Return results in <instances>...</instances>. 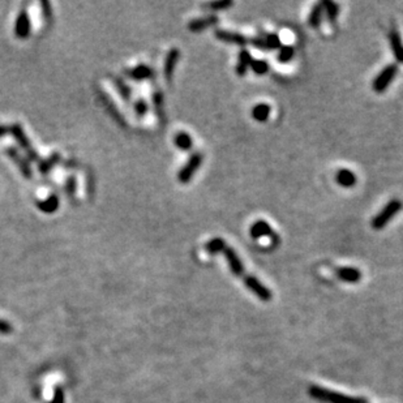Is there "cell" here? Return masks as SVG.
<instances>
[{
  "instance_id": "8fae6325",
  "label": "cell",
  "mask_w": 403,
  "mask_h": 403,
  "mask_svg": "<svg viewBox=\"0 0 403 403\" xmlns=\"http://www.w3.org/2000/svg\"><path fill=\"white\" fill-rule=\"evenodd\" d=\"M389 42L390 47L393 50V54L397 59V62L403 63V42L402 38H401L400 33H398V30H397L396 28H392V30H390Z\"/></svg>"
},
{
  "instance_id": "277c9868",
  "label": "cell",
  "mask_w": 403,
  "mask_h": 403,
  "mask_svg": "<svg viewBox=\"0 0 403 403\" xmlns=\"http://www.w3.org/2000/svg\"><path fill=\"white\" fill-rule=\"evenodd\" d=\"M202 158L203 157L201 153H195V154L191 155L188 162L184 165V167H182V170L178 174V179H179L180 183L186 184V183L191 182L193 175L197 173V170L200 169L201 163H202Z\"/></svg>"
},
{
  "instance_id": "9c48e42d",
  "label": "cell",
  "mask_w": 403,
  "mask_h": 403,
  "mask_svg": "<svg viewBox=\"0 0 403 403\" xmlns=\"http://www.w3.org/2000/svg\"><path fill=\"white\" fill-rule=\"evenodd\" d=\"M179 58H180V51L178 50V48H173V50H170V52L167 54V56H166L165 66H163V72H165V77L169 83L171 81V80H173L174 71H175L176 64H178V62H179Z\"/></svg>"
},
{
  "instance_id": "ffe728a7",
  "label": "cell",
  "mask_w": 403,
  "mask_h": 403,
  "mask_svg": "<svg viewBox=\"0 0 403 403\" xmlns=\"http://www.w3.org/2000/svg\"><path fill=\"white\" fill-rule=\"evenodd\" d=\"M174 142H175L176 148L183 150V152H188L191 148H192V138L187 132H179L176 133L175 138H174Z\"/></svg>"
},
{
  "instance_id": "7a4b0ae2",
  "label": "cell",
  "mask_w": 403,
  "mask_h": 403,
  "mask_svg": "<svg viewBox=\"0 0 403 403\" xmlns=\"http://www.w3.org/2000/svg\"><path fill=\"white\" fill-rule=\"evenodd\" d=\"M402 207H403L402 201L397 200V199L389 201V202L384 206L383 210L380 211V213L372 219V223H371L372 224V227L375 228V230H381V228H384L386 224L389 223V222L396 217L397 214L402 210Z\"/></svg>"
},
{
  "instance_id": "484cf974",
  "label": "cell",
  "mask_w": 403,
  "mask_h": 403,
  "mask_svg": "<svg viewBox=\"0 0 403 403\" xmlns=\"http://www.w3.org/2000/svg\"><path fill=\"white\" fill-rule=\"evenodd\" d=\"M251 68L257 76H264L265 73H268L270 67H269V64L265 60H252Z\"/></svg>"
},
{
  "instance_id": "7c38bea8",
  "label": "cell",
  "mask_w": 403,
  "mask_h": 403,
  "mask_svg": "<svg viewBox=\"0 0 403 403\" xmlns=\"http://www.w3.org/2000/svg\"><path fill=\"white\" fill-rule=\"evenodd\" d=\"M217 24H218V16H215V14H209V16H205V17H200L191 21L190 24H188V29H190L191 31H200L203 30V29L214 26V25Z\"/></svg>"
},
{
  "instance_id": "52a82bcc",
  "label": "cell",
  "mask_w": 403,
  "mask_h": 403,
  "mask_svg": "<svg viewBox=\"0 0 403 403\" xmlns=\"http://www.w3.org/2000/svg\"><path fill=\"white\" fill-rule=\"evenodd\" d=\"M214 34H215V37H217L218 39H221L222 42H226V43H230V45L244 46L248 43V39L245 38L244 35L239 34V33H235V31L217 29Z\"/></svg>"
},
{
  "instance_id": "ac0fdd59",
  "label": "cell",
  "mask_w": 403,
  "mask_h": 403,
  "mask_svg": "<svg viewBox=\"0 0 403 403\" xmlns=\"http://www.w3.org/2000/svg\"><path fill=\"white\" fill-rule=\"evenodd\" d=\"M152 69L149 68L148 66H144V64H141V66H137L134 67V68L132 69H128L127 71V76H129L131 79L133 80H146L149 79V77L152 76Z\"/></svg>"
},
{
  "instance_id": "f546056e",
  "label": "cell",
  "mask_w": 403,
  "mask_h": 403,
  "mask_svg": "<svg viewBox=\"0 0 403 403\" xmlns=\"http://www.w3.org/2000/svg\"><path fill=\"white\" fill-rule=\"evenodd\" d=\"M248 43H251L252 46H255L256 48H260V50H265L266 48L265 38H259V37H255V38L249 39Z\"/></svg>"
},
{
  "instance_id": "e0dca14e",
  "label": "cell",
  "mask_w": 403,
  "mask_h": 403,
  "mask_svg": "<svg viewBox=\"0 0 403 403\" xmlns=\"http://www.w3.org/2000/svg\"><path fill=\"white\" fill-rule=\"evenodd\" d=\"M322 14H324V7H322V3H317L314 4L313 8L310 9V13L308 16V25L310 28H318L321 25V21H322Z\"/></svg>"
},
{
  "instance_id": "cb8c5ba5",
  "label": "cell",
  "mask_w": 403,
  "mask_h": 403,
  "mask_svg": "<svg viewBox=\"0 0 403 403\" xmlns=\"http://www.w3.org/2000/svg\"><path fill=\"white\" fill-rule=\"evenodd\" d=\"M322 7H324V12L326 13L327 20L330 22H334L337 20L338 14H339V7L335 1H331V0H324L322 1Z\"/></svg>"
},
{
  "instance_id": "4316f807",
  "label": "cell",
  "mask_w": 403,
  "mask_h": 403,
  "mask_svg": "<svg viewBox=\"0 0 403 403\" xmlns=\"http://www.w3.org/2000/svg\"><path fill=\"white\" fill-rule=\"evenodd\" d=\"M265 43H266V48L269 50H279L282 47V43H281V38L278 35L274 34V33H270L265 37Z\"/></svg>"
},
{
  "instance_id": "6da1fadb",
  "label": "cell",
  "mask_w": 403,
  "mask_h": 403,
  "mask_svg": "<svg viewBox=\"0 0 403 403\" xmlns=\"http://www.w3.org/2000/svg\"><path fill=\"white\" fill-rule=\"evenodd\" d=\"M309 394L316 400L326 403H367V401L363 398H352V397L343 396V394L330 392V390L322 389V388H317V386L310 388Z\"/></svg>"
},
{
  "instance_id": "836d02e7",
  "label": "cell",
  "mask_w": 403,
  "mask_h": 403,
  "mask_svg": "<svg viewBox=\"0 0 403 403\" xmlns=\"http://www.w3.org/2000/svg\"><path fill=\"white\" fill-rule=\"evenodd\" d=\"M7 329H8L7 325H4V322H0V330L5 331V330H7Z\"/></svg>"
},
{
  "instance_id": "7402d4cb",
  "label": "cell",
  "mask_w": 403,
  "mask_h": 403,
  "mask_svg": "<svg viewBox=\"0 0 403 403\" xmlns=\"http://www.w3.org/2000/svg\"><path fill=\"white\" fill-rule=\"evenodd\" d=\"M37 206L39 207V210L43 211V213H54L59 207V199L55 195H51L48 197L47 200L41 201V202L37 203Z\"/></svg>"
},
{
  "instance_id": "1f68e13d",
  "label": "cell",
  "mask_w": 403,
  "mask_h": 403,
  "mask_svg": "<svg viewBox=\"0 0 403 403\" xmlns=\"http://www.w3.org/2000/svg\"><path fill=\"white\" fill-rule=\"evenodd\" d=\"M116 85H117V88H119V90H120L121 96L124 97V100H128V98H129V89H128L125 85H123L120 81H117Z\"/></svg>"
},
{
  "instance_id": "5bb4252c",
  "label": "cell",
  "mask_w": 403,
  "mask_h": 403,
  "mask_svg": "<svg viewBox=\"0 0 403 403\" xmlns=\"http://www.w3.org/2000/svg\"><path fill=\"white\" fill-rule=\"evenodd\" d=\"M338 278H341L342 281L350 283H356L362 278V273L359 272V269L356 268H350V266H345V268H339L337 270Z\"/></svg>"
},
{
  "instance_id": "d4e9b609",
  "label": "cell",
  "mask_w": 403,
  "mask_h": 403,
  "mask_svg": "<svg viewBox=\"0 0 403 403\" xmlns=\"http://www.w3.org/2000/svg\"><path fill=\"white\" fill-rule=\"evenodd\" d=\"M294 54H295V50H294L293 46H282L279 48L277 60L279 63H289L294 58Z\"/></svg>"
},
{
  "instance_id": "9a60e30c",
  "label": "cell",
  "mask_w": 403,
  "mask_h": 403,
  "mask_svg": "<svg viewBox=\"0 0 403 403\" xmlns=\"http://www.w3.org/2000/svg\"><path fill=\"white\" fill-rule=\"evenodd\" d=\"M252 56L251 54H249L248 50H241L240 52H239V59H238V64H236V68H235V72H236V75L240 77H243L247 73V71H248V68L251 67V63H252Z\"/></svg>"
},
{
  "instance_id": "8992f818",
  "label": "cell",
  "mask_w": 403,
  "mask_h": 403,
  "mask_svg": "<svg viewBox=\"0 0 403 403\" xmlns=\"http://www.w3.org/2000/svg\"><path fill=\"white\" fill-rule=\"evenodd\" d=\"M244 283L245 286L248 287L252 293L255 294V295H257L261 300H265L266 302V300L272 299V293H270V290L266 289L262 283H260L259 279H256L255 277H245Z\"/></svg>"
},
{
  "instance_id": "603a6c76",
  "label": "cell",
  "mask_w": 403,
  "mask_h": 403,
  "mask_svg": "<svg viewBox=\"0 0 403 403\" xmlns=\"http://www.w3.org/2000/svg\"><path fill=\"white\" fill-rule=\"evenodd\" d=\"M226 248V244H224V240L222 238H213L211 240H209L205 244V251L209 253V255H217V253H221V252L224 251Z\"/></svg>"
},
{
  "instance_id": "4fadbf2b",
  "label": "cell",
  "mask_w": 403,
  "mask_h": 403,
  "mask_svg": "<svg viewBox=\"0 0 403 403\" xmlns=\"http://www.w3.org/2000/svg\"><path fill=\"white\" fill-rule=\"evenodd\" d=\"M249 234L253 239H260L264 236H269L273 234L272 226L265 221H257L251 226Z\"/></svg>"
},
{
  "instance_id": "f1b7e54d",
  "label": "cell",
  "mask_w": 403,
  "mask_h": 403,
  "mask_svg": "<svg viewBox=\"0 0 403 403\" xmlns=\"http://www.w3.org/2000/svg\"><path fill=\"white\" fill-rule=\"evenodd\" d=\"M59 161V155L58 154H54L51 157V158H48V159H46V161H43V162L41 163V165H39V170H41V173H43V174H46L48 171V170L51 169L52 166L55 165L56 162H58Z\"/></svg>"
},
{
  "instance_id": "5b68a950",
  "label": "cell",
  "mask_w": 403,
  "mask_h": 403,
  "mask_svg": "<svg viewBox=\"0 0 403 403\" xmlns=\"http://www.w3.org/2000/svg\"><path fill=\"white\" fill-rule=\"evenodd\" d=\"M10 133L13 134V137L17 140L18 144L21 145V148L24 149L25 152H26V154L29 155V158L33 159V161H37V154H35V152L33 150V148H31L30 145V141L28 140V137L25 136L24 131H22V128H21L20 124H14L12 125V127L9 128Z\"/></svg>"
},
{
  "instance_id": "ba28073f",
  "label": "cell",
  "mask_w": 403,
  "mask_h": 403,
  "mask_svg": "<svg viewBox=\"0 0 403 403\" xmlns=\"http://www.w3.org/2000/svg\"><path fill=\"white\" fill-rule=\"evenodd\" d=\"M14 34L18 38H26L30 34V18L26 10H21L14 24Z\"/></svg>"
},
{
  "instance_id": "30bf717a",
  "label": "cell",
  "mask_w": 403,
  "mask_h": 403,
  "mask_svg": "<svg viewBox=\"0 0 403 403\" xmlns=\"http://www.w3.org/2000/svg\"><path fill=\"white\" fill-rule=\"evenodd\" d=\"M223 255L224 257H226V260H227V264L228 266H230L231 272L234 273L235 276L238 277L243 276L244 268H243V264H241L239 256L236 255V252L231 248V247H226L223 251Z\"/></svg>"
},
{
  "instance_id": "2e32d148",
  "label": "cell",
  "mask_w": 403,
  "mask_h": 403,
  "mask_svg": "<svg viewBox=\"0 0 403 403\" xmlns=\"http://www.w3.org/2000/svg\"><path fill=\"white\" fill-rule=\"evenodd\" d=\"M335 180L339 186L345 187V188H350L356 184V175L355 173H352L347 169L339 170L335 175Z\"/></svg>"
},
{
  "instance_id": "d6a6232c",
  "label": "cell",
  "mask_w": 403,
  "mask_h": 403,
  "mask_svg": "<svg viewBox=\"0 0 403 403\" xmlns=\"http://www.w3.org/2000/svg\"><path fill=\"white\" fill-rule=\"evenodd\" d=\"M9 131L7 127H4V125H0V137H3L4 134L7 133V132Z\"/></svg>"
},
{
  "instance_id": "4dcf8cb0",
  "label": "cell",
  "mask_w": 403,
  "mask_h": 403,
  "mask_svg": "<svg viewBox=\"0 0 403 403\" xmlns=\"http://www.w3.org/2000/svg\"><path fill=\"white\" fill-rule=\"evenodd\" d=\"M134 108H136V112H137L138 115H144L146 111H148V104H146V102L142 100H138L137 102H136V104H134Z\"/></svg>"
},
{
  "instance_id": "83f0119b",
  "label": "cell",
  "mask_w": 403,
  "mask_h": 403,
  "mask_svg": "<svg viewBox=\"0 0 403 403\" xmlns=\"http://www.w3.org/2000/svg\"><path fill=\"white\" fill-rule=\"evenodd\" d=\"M232 5H234V1H231V0H219V1L206 4V7L210 8L211 10H224Z\"/></svg>"
},
{
  "instance_id": "44dd1931",
  "label": "cell",
  "mask_w": 403,
  "mask_h": 403,
  "mask_svg": "<svg viewBox=\"0 0 403 403\" xmlns=\"http://www.w3.org/2000/svg\"><path fill=\"white\" fill-rule=\"evenodd\" d=\"M8 153H9L10 158L13 159L14 162H16L18 165V167H20L22 175H24L25 178H26V179H30V178H31V170H30V167H29L28 163L25 162L24 159L21 158L20 155L17 154V152H16L14 149H9V150H8Z\"/></svg>"
},
{
  "instance_id": "3957f363",
  "label": "cell",
  "mask_w": 403,
  "mask_h": 403,
  "mask_svg": "<svg viewBox=\"0 0 403 403\" xmlns=\"http://www.w3.org/2000/svg\"><path fill=\"white\" fill-rule=\"evenodd\" d=\"M397 73H398V67H397L396 64H389V66H386L385 68L377 75V77L373 80L372 84L373 90L377 92V93H383V92H385V90L388 89V87L390 85V83L396 79Z\"/></svg>"
},
{
  "instance_id": "d6986e66",
  "label": "cell",
  "mask_w": 403,
  "mask_h": 403,
  "mask_svg": "<svg viewBox=\"0 0 403 403\" xmlns=\"http://www.w3.org/2000/svg\"><path fill=\"white\" fill-rule=\"evenodd\" d=\"M270 111H272V108H270L269 104L259 103L252 108V116L256 121H261L262 123V121L268 120L269 116H270Z\"/></svg>"
}]
</instances>
